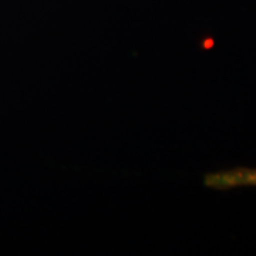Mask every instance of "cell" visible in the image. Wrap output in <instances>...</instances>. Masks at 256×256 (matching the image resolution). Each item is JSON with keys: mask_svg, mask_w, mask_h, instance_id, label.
Listing matches in <instances>:
<instances>
[{"mask_svg": "<svg viewBox=\"0 0 256 256\" xmlns=\"http://www.w3.org/2000/svg\"><path fill=\"white\" fill-rule=\"evenodd\" d=\"M206 184L218 188H229L239 185H256V170H234L208 176Z\"/></svg>", "mask_w": 256, "mask_h": 256, "instance_id": "6da1fadb", "label": "cell"}]
</instances>
